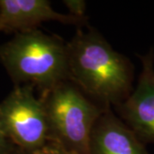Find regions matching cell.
<instances>
[{"label":"cell","instance_id":"1","mask_svg":"<svg viewBox=\"0 0 154 154\" xmlns=\"http://www.w3.org/2000/svg\"><path fill=\"white\" fill-rule=\"evenodd\" d=\"M68 81L104 106L119 105L131 94L132 65L94 28L79 30L67 43Z\"/></svg>","mask_w":154,"mask_h":154},{"label":"cell","instance_id":"2","mask_svg":"<svg viewBox=\"0 0 154 154\" xmlns=\"http://www.w3.org/2000/svg\"><path fill=\"white\" fill-rule=\"evenodd\" d=\"M0 60L11 80L42 91L68 81L67 43L40 30L16 33L0 46Z\"/></svg>","mask_w":154,"mask_h":154},{"label":"cell","instance_id":"3","mask_svg":"<svg viewBox=\"0 0 154 154\" xmlns=\"http://www.w3.org/2000/svg\"><path fill=\"white\" fill-rule=\"evenodd\" d=\"M50 129V140L77 154H90V138L94 125L107 107L94 104L69 81L42 91Z\"/></svg>","mask_w":154,"mask_h":154},{"label":"cell","instance_id":"4","mask_svg":"<svg viewBox=\"0 0 154 154\" xmlns=\"http://www.w3.org/2000/svg\"><path fill=\"white\" fill-rule=\"evenodd\" d=\"M32 85L16 86L0 103V122L17 147L31 153L50 140L44 105Z\"/></svg>","mask_w":154,"mask_h":154},{"label":"cell","instance_id":"5","mask_svg":"<svg viewBox=\"0 0 154 154\" xmlns=\"http://www.w3.org/2000/svg\"><path fill=\"white\" fill-rule=\"evenodd\" d=\"M137 87L116 107L126 125L143 143L154 142V52L140 56Z\"/></svg>","mask_w":154,"mask_h":154},{"label":"cell","instance_id":"6","mask_svg":"<svg viewBox=\"0 0 154 154\" xmlns=\"http://www.w3.org/2000/svg\"><path fill=\"white\" fill-rule=\"evenodd\" d=\"M51 21L75 25L86 22L69 14L57 12L47 0H0V32L28 33Z\"/></svg>","mask_w":154,"mask_h":154},{"label":"cell","instance_id":"7","mask_svg":"<svg viewBox=\"0 0 154 154\" xmlns=\"http://www.w3.org/2000/svg\"><path fill=\"white\" fill-rule=\"evenodd\" d=\"M90 154H148L144 143L107 106L94 125Z\"/></svg>","mask_w":154,"mask_h":154},{"label":"cell","instance_id":"8","mask_svg":"<svg viewBox=\"0 0 154 154\" xmlns=\"http://www.w3.org/2000/svg\"><path fill=\"white\" fill-rule=\"evenodd\" d=\"M28 154H77L63 145L53 140H49L42 147Z\"/></svg>","mask_w":154,"mask_h":154},{"label":"cell","instance_id":"9","mask_svg":"<svg viewBox=\"0 0 154 154\" xmlns=\"http://www.w3.org/2000/svg\"><path fill=\"white\" fill-rule=\"evenodd\" d=\"M64 5L69 11V15L86 20V2L83 0H65Z\"/></svg>","mask_w":154,"mask_h":154},{"label":"cell","instance_id":"10","mask_svg":"<svg viewBox=\"0 0 154 154\" xmlns=\"http://www.w3.org/2000/svg\"><path fill=\"white\" fill-rule=\"evenodd\" d=\"M17 146L11 142L7 136L4 128L0 122V154H9Z\"/></svg>","mask_w":154,"mask_h":154},{"label":"cell","instance_id":"11","mask_svg":"<svg viewBox=\"0 0 154 154\" xmlns=\"http://www.w3.org/2000/svg\"><path fill=\"white\" fill-rule=\"evenodd\" d=\"M9 154H28L26 152H24L23 150L22 149L18 148V147H16V148L14 149L11 152H10Z\"/></svg>","mask_w":154,"mask_h":154}]
</instances>
